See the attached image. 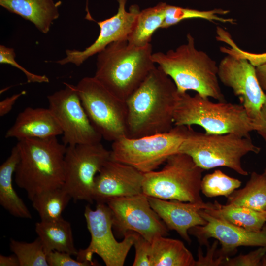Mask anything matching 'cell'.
Returning <instances> with one entry per match:
<instances>
[{
	"label": "cell",
	"mask_w": 266,
	"mask_h": 266,
	"mask_svg": "<svg viewBox=\"0 0 266 266\" xmlns=\"http://www.w3.org/2000/svg\"><path fill=\"white\" fill-rule=\"evenodd\" d=\"M178 95L173 80L155 66L125 101L127 137L139 138L171 130Z\"/></svg>",
	"instance_id": "6da1fadb"
},
{
	"label": "cell",
	"mask_w": 266,
	"mask_h": 266,
	"mask_svg": "<svg viewBox=\"0 0 266 266\" xmlns=\"http://www.w3.org/2000/svg\"><path fill=\"white\" fill-rule=\"evenodd\" d=\"M186 39V43L175 49L153 53V61L173 80L179 93L192 90L202 97L226 101L219 82L218 65L196 48L190 33Z\"/></svg>",
	"instance_id": "7a4b0ae2"
},
{
	"label": "cell",
	"mask_w": 266,
	"mask_h": 266,
	"mask_svg": "<svg viewBox=\"0 0 266 266\" xmlns=\"http://www.w3.org/2000/svg\"><path fill=\"white\" fill-rule=\"evenodd\" d=\"M153 53L151 43L136 46L127 40L114 42L97 54L94 76L125 101L156 66Z\"/></svg>",
	"instance_id": "3957f363"
},
{
	"label": "cell",
	"mask_w": 266,
	"mask_h": 266,
	"mask_svg": "<svg viewBox=\"0 0 266 266\" xmlns=\"http://www.w3.org/2000/svg\"><path fill=\"white\" fill-rule=\"evenodd\" d=\"M16 145L19 160L15 181L29 200L42 191L63 185L66 146L56 136L23 139Z\"/></svg>",
	"instance_id": "277c9868"
},
{
	"label": "cell",
	"mask_w": 266,
	"mask_h": 266,
	"mask_svg": "<svg viewBox=\"0 0 266 266\" xmlns=\"http://www.w3.org/2000/svg\"><path fill=\"white\" fill-rule=\"evenodd\" d=\"M174 126H201L207 134L233 133L250 137L254 121L241 104L213 102L196 93H179L175 106Z\"/></svg>",
	"instance_id": "5b68a950"
},
{
	"label": "cell",
	"mask_w": 266,
	"mask_h": 266,
	"mask_svg": "<svg viewBox=\"0 0 266 266\" xmlns=\"http://www.w3.org/2000/svg\"><path fill=\"white\" fill-rule=\"evenodd\" d=\"M260 150L250 137L233 133L207 134L190 127L178 152L190 156L204 170L223 166L246 176L248 172L242 166V158L250 152L258 153Z\"/></svg>",
	"instance_id": "8992f818"
},
{
	"label": "cell",
	"mask_w": 266,
	"mask_h": 266,
	"mask_svg": "<svg viewBox=\"0 0 266 266\" xmlns=\"http://www.w3.org/2000/svg\"><path fill=\"white\" fill-rule=\"evenodd\" d=\"M204 171L190 156L176 153L160 170L144 173L143 193L162 200L203 203L200 184Z\"/></svg>",
	"instance_id": "52a82bcc"
},
{
	"label": "cell",
	"mask_w": 266,
	"mask_h": 266,
	"mask_svg": "<svg viewBox=\"0 0 266 266\" xmlns=\"http://www.w3.org/2000/svg\"><path fill=\"white\" fill-rule=\"evenodd\" d=\"M191 126H174L169 132L139 138H119L111 145V159L143 173L155 170L178 153Z\"/></svg>",
	"instance_id": "ba28073f"
},
{
	"label": "cell",
	"mask_w": 266,
	"mask_h": 266,
	"mask_svg": "<svg viewBox=\"0 0 266 266\" xmlns=\"http://www.w3.org/2000/svg\"><path fill=\"white\" fill-rule=\"evenodd\" d=\"M76 90L91 123L102 138L113 142L127 136L126 102L106 89L96 78L85 77Z\"/></svg>",
	"instance_id": "9c48e42d"
},
{
	"label": "cell",
	"mask_w": 266,
	"mask_h": 266,
	"mask_svg": "<svg viewBox=\"0 0 266 266\" xmlns=\"http://www.w3.org/2000/svg\"><path fill=\"white\" fill-rule=\"evenodd\" d=\"M84 215L91 241L87 248L78 250L76 259L98 266V263L93 261V256L96 254L106 266H123L130 250L133 246L137 233L128 232L124 235V239L118 242L112 232L111 210L105 203H97L94 210L87 205Z\"/></svg>",
	"instance_id": "30bf717a"
},
{
	"label": "cell",
	"mask_w": 266,
	"mask_h": 266,
	"mask_svg": "<svg viewBox=\"0 0 266 266\" xmlns=\"http://www.w3.org/2000/svg\"><path fill=\"white\" fill-rule=\"evenodd\" d=\"M111 159L101 142L66 146L63 186L74 201L92 203L96 176Z\"/></svg>",
	"instance_id": "8fae6325"
},
{
	"label": "cell",
	"mask_w": 266,
	"mask_h": 266,
	"mask_svg": "<svg viewBox=\"0 0 266 266\" xmlns=\"http://www.w3.org/2000/svg\"><path fill=\"white\" fill-rule=\"evenodd\" d=\"M65 85L47 96L48 108L63 132V143L68 146L100 142L102 137L90 121L76 86Z\"/></svg>",
	"instance_id": "7c38bea8"
},
{
	"label": "cell",
	"mask_w": 266,
	"mask_h": 266,
	"mask_svg": "<svg viewBox=\"0 0 266 266\" xmlns=\"http://www.w3.org/2000/svg\"><path fill=\"white\" fill-rule=\"evenodd\" d=\"M105 203L112 213L113 229L120 236L133 232L151 242L155 237L168 234L169 230L143 193L111 198Z\"/></svg>",
	"instance_id": "4fadbf2b"
},
{
	"label": "cell",
	"mask_w": 266,
	"mask_h": 266,
	"mask_svg": "<svg viewBox=\"0 0 266 266\" xmlns=\"http://www.w3.org/2000/svg\"><path fill=\"white\" fill-rule=\"evenodd\" d=\"M218 76L238 97L249 117L253 120L257 118L266 103V95L259 83L256 67L245 59L227 55L218 64Z\"/></svg>",
	"instance_id": "5bb4252c"
},
{
	"label": "cell",
	"mask_w": 266,
	"mask_h": 266,
	"mask_svg": "<svg viewBox=\"0 0 266 266\" xmlns=\"http://www.w3.org/2000/svg\"><path fill=\"white\" fill-rule=\"evenodd\" d=\"M200 213L206 223L190 229L188 233L200 245L207 246L209 239H216L221 246L219 255L227 258L241 246L266 247V223L261 231H250L213 217L203 209Z\"/></svg>",
	"instance_id": "9a60e30c"
},
{
	"label": "cell",
	"mask_w": 266,
	"mask_h": 266,
	"mask_svg": "<svg viewBox=\"0 0 266 266\" xmlns=\"http://www.w3.org/2000/svg\"><path fill=\"white\" fill-rule=\"evenodd\" d=\"M117 1L119 6L116 14L97 22L100 33L93 44L83 50L67 49L66 57L55 62L61 65L72 63L79 66L89 57L98 54L111 43L127 40L140 10L137 5H133L127 11L125 8L127 0H117Z\"/></svg>",
	"instance_id": "2e32d148"
},
{
	"label": "cell",
	"mask_w": 266,
	"mask_h": 266,
	"mask_svg": "<svg viewBox=\"0 0 266 266\" xmlns=\"http://www.w3.org/2000/svg\"><path fill=\"white\" fill-rule=\"evenodd\" d=\"M143 176L144 173L134 167L111 159L96 176L93 200L105 203L111 198L143 193Z\"/></svg>",
	"instance_id": "e0dca14e"
},
{
	"label": "cell",
	"mask_w": 266,
	"mask_h": 266,
	"mask_svg": "<svg viewBox=\"0 0 266 266\" xmlns=\"http://www.w3.org/2000/svg\"><path fill=\"white\" fill-rule=\"evenodd\" d=\"M148 198L151 206L168 229L175 231L188 243L191 242L188 233L189 229L206 223L200 215V210L216 207L215 202L198 203L151 197Z\"/></svg>",
	"instance_id": "ac0fdd59"
},
{
	"label": "cell",
	"mask_w": 266,
	"mask_h": 266,
	"mask_svg": "<svg viewBox=\"0 0 266 266\" xmlns=\"http://www.w3.org/2000/svg\"><path fill=\"white\" fill-rule=\"evenodd\" d=\"M62 134L60 125L48 108L28 107L19 113L5 137L19 140L57 137Z\"/></svg>",
	"instance_id": "d6986e66"
},
{
	"label": "cell",
	"mask_w": 266,
	"mask_h": 266,
	"mask_svg": "<svg viewBox=\"0 0 266 266\" xmlns=\"http://www.w3.org/2000/svg\"><path fill=\"white\" fill-rule=\"evenodd\" d=\"M61 1L53 0H0L1 6L33 23L43 33L59 16Z\"/></svg>",
	"instance_id": "ffe728a7"
},
{
	"label": "cell",
	"mask_w": 266,
	"mask_h": 266,
	"mask_svg": "<svg viewBox=\"0 0 266 266\" xmlns=\"http://www.w3.org/2000/svg\"><path fill=\"white\" fill-rule=\"evenodd\" d=\"M19 160V150L15 145L0 166V204L14 217L31 219V212L13 186V176Z\"/></svg>",
	"instance_id": "44dd1931"
},
{
	"label": "cell",
	"mask_w": 266,
	"mask_h": 266,
	"mask_svg": "<svg viewBox=\"0 0 266 266\" xmlns=\"http://www.w3.org/2000/svg\"><path fill=\"white\" fill-rule=\"evenodd\" d=\"M35 230L46 254L52 251L77 255L70 223L63 217L35 224Z\"/></svg>",
	"instance_id": "7402d4cb"
},
{
	"label": "cell",
	"mask_w": 266,
	"mask_h": 266,
	"mask_svg": "<svg viewBox=\"0 0 266 266\" xmlns=\"http://www.w3.org/2000/svg\"><path fill=\"white\" fill-rule=\"evenodd\" d=\"M150 243L151 266H195L193 254L181 241L160 236Z\"/></svg>",
	"instance_id": "603a6c76"
},
{
	"label": "cell",
	"mask_w": 266,
	"mask_h": 266,
	"mask_svg": "<svg viewBox=\"0 0 266 266\" xmlns=\"http://www.w3.org/2000/svg\"><path fill=\"white\" fill-rule=\"evenodd\" d=\"M214 208L203 209L210 215L250 231H261L266 223V212L215 201Z\"/></svg>",
	"instance_id": "cb8c5ba5"
},
{
	"label": "cell",
	"mask_w": 266,
	"mask_h": 266,
	"mask_svg": "<svg viewBox=\"0 0 266 266\" xmlns=\"http://www.w3.org/2000/svg\"><path fill=\"white\" fill-rule=\"evenodd\" d=\"M227 198V203L266 212V174L253 172L245 186Z\"/></svg>",
	"instance_id": "d4e9b609"
},
{
	"label": "cell",
	"mask_w": 266,
	"mask_h": 266,
	"mask_svg": "<svg viewBox=\"0 0 266 266\" xmlns=\"http://www.w3.org/2000/svg\"><path fill=\"white\" fill-rule=\"evenodd\" d=\"M166 4L160 2L139 12L134 28L127 39L130 44L144 46L150 43L154 32L162 27Z\"/></svg>",
	"instance_id": "484cf974"
},
{
	"label": "cell",
	"mask_w": 266,
	"mask_h": 266,
	"mask_svg": "<svg viewBox=\"0 0 266 266\" xmlns=\"http://www.w3.org/2000/svg\"><path fill=\"white\" fill-rule=\"evenodd\" d=\"M71 199L70 195L62 186L42 191L31 200L40 220L50 221L62 217V213Z\"/></svg>",
	"instance_id": "4316f807"
},
{
	"label": "cell",
	"mask_w": 266,
	"mask_h": 266,
	"mask_svg": "<svg viewBox=\"0 0 266 266\" xmlns=\"http://www.w3.org/2000/svg\"><path fill=\"white\" fill-rule=\"evenodd\" d=\"M228 13V10L222 9L201 11L166 4L165 19L161 28H167L183 20L195 18L202 19L212 22L217 21L223 23L235 24L236 21L234 19L231 18H223L219 16Z\"/></svg>",
	"instance_id": "83f0119b"
},
{
	"label": "cell",
	"mask_w": 266,
	"mask_h": 266,
	"mask_svg": "<svg viewBox=\"0 0 266 266\" xmlns=\"http://www.w3.org/2000/svg\"><path fill=\"white\" fill-rule=\"evenodd\" d=\"M241 185V181L239 179L216 169L202 178L200 189L201 193L207 198L218 196L228 198Z\"/></svg>",
	"instance_id": "f1b7e54d"
},
{
	"label": "cell",
	"mask_w": 266,
	"mask_h": 266,
	"mask_svg": "<svg viewBox=\"0 0 266 266\" xmlns=\"http://www.w3.org/2000/svg\"><path fill=\"white\" fill-rule=\"evenodd\" d=\"M9 247L17 257L20 266H49L47 254L38 237L30 243L11 239Z\"/></svg>",
	"instance_id": "f546056e"
},
{
	"label": "cell",
	"mask_w": 266,
	"mask_h": 266,
	"mask_svg": "<svg viewBox=\"0 0 266 266\" xmlns=\"http://www.w3.org/2000/svg\"><path fill=\"white\" fill-rule=\"evenodd\" d=\"M0 63L9 64L22 71L29 83H48L49 80L45 75L33 73L20 66L15 60L14 49L4 45L0 46Z\"/></svg>",
	"instance_id": "4dcf8cb0"
},
{
	"label": "cell",
	"mask_w": 266,
	"mask_h": 266,
	"mask_svg": "<svg viewBox=\"0 0 266 266\" xmlns=\"http://www.w3.org/2000/svg\"><path fill=\"white\" fill-rule=\"evenodd\" d=\"M226 43L229 47L222 48L221 51L223 53L237 58L245 59L255 67L266 63V52L254 53L244 50L238 46L232 37L228 38Z\"/></svg>",
	"instance_id": "1f68e13d"
},
{
	"label": "cell",
	"mask_w": 266,
	"mask_h": 266,
	"mask_svg": "<svg viewBox=\"0 0 266 266\" xmlns=\"http://www.w3.org/2000/svg\"><path fill=\"white\" fill-rule=\"evenodd\" d=\"M266 254V247L259 248L246 254H240L232 258L226 259L223 266H262Z\"/></svg>",
	"instance_id": "d6a6232c"
},
{
	"label": "cell",
	"mask_w": 266,
	"mask_h": 266,
	"mask_svg": "<svg viewBox=\"0 0 266 266\" xmlns=\"http://www.w3.org/2000/svg\"><path fill=\"white\" fill-rule=\"evenodd\" d=\"M69 253L58 251H52L47 254L49 266H94V264L75 260Z\"/></svg>",
	"instance_id": "836d02e7"
},
{
	"label": "cell",
	"mask_w": 266,
	"mask_h": 266,
	"mask_svg": "<svg viewBox=\"0 0 266 266\" xmlns=\"http://www.w3.org/2000/svg\"><path fill=\"white\" fill-rule=\"evenodd\" d=\"M150 242L136 233L133 246L135 250L133 266H151L149 259Z\"/></svg>",
	"instance_id": "e575fe53"
},
{
	"label": "cell",
	"mask_w": 266,
	"mask_h": 266,
	"mask_svg": "<svg viewBox=\"0 0 266 266\" xmlns=\"http://www.w3.org/2000/svg\"><path fill=\"white\" fill-rule=\"evenodd\" d=\"M218 243L217 240L214 241L211 248L207 245L208 251L205 257L203 256L201 249H199L198 259L196 260V266L223 265L226 259L223 258L218 259H214V255L217 249Z\"/></svg>",
	"instance_id": "d590c367"
},
{
	"label": "cell",
	"mask_w": 266,
	"mask_h": 266,
	"mask_svg": "<svg viewBox=\"0 0 266 266\" xmlns=\"http://www.w3.org/2000/svg\"><path fill=\"white\" fill-rule=\"evenodd\" d=\"M253 121L255 131L266 141V103L262 107L258 117Z\"/></svg>",
	"instance_id": "8d00e7d4"
},
{
	"label": "cell",
	"mask_w": 266,
	"mask_h": 266,
	"mask_svg": "<svg viewBox=\"0 0 266 266\" xmlns=\"http://www.w3.org/2000/svg\"><path fill=\"white\" fill-rule=\"evenodd\" d=\"M26 93L25 91L13 95L6 98L0 102V116L2 117L8 114L12 109L16 101L22 95Z\"/></svg>",
	"instance_id": "74e56055"
},
{
	"label": "cell",
	"mask_w": 266,
	"mask_h": 266,
	"mask_svg": "<svg viewBox=\"0 0 266 266\" xmlns=\"http://www.w3.org/2000/svg\"><path fill=\"white\" fill-rule=\"evenodd\" d=\"M256 74L259 83L266 95V63L256 66Z\"/></svg>",
	"instance_id": "f35d334b"
},
{
	"label": "cell",
	"mask_w": 266,
	"mask_h": 266,
	"mask_svg": "<svg viewBox=\"0 0 266 266\" xmlns=\"http://www.w3.org/2000/svg\"><path fill=\"white\" fill-rule=\"evenodd\" d=\"M0 266H20V263L14 254L9 256L0 255Z\"/></svg>",
	"instance_id": "ab89813d"
},
{
	"label": "cell",
	"mask_w": 266,
	"mask_h": 266,
	"mask_svg": "<svg viewBox=\"0 0 266 266\" xmlns=\"http://www.w3.org/2000/svg\"><path fill=\"white\" fill-rule=\"evenodd\" d=\"M262 266H266V261H263Z\"/></svg>",
	"instance_id": "60d3db41"
},
{
	"label": "cell",
	"mask_w": 266,
	"mask_h": 266,
	"mask_svg": "<svg viewBox=\"0 0 266 266\" xmlns=\"http://www.w3.org/2000/svg\"><path fill=\"white\" fill-rule=\"evenodd\" d=\"M263 261H266V255H265V257H264V258L263 259Z\"/></svg>",
	"instance_id": "b9f144b4"
},
{
	"label": "cell",
	"mask_w": 266,
	"mask_h": 266,
	"mask_svg": "<svg viewBox=\"0 0 266 266\" xmlns=\"http://www.w3.org/2000/svg\"><path fill=\"white\" fill-rule=\"evenodd\" d=\"M264 172L266 174V167H265L264 170Z\"/></svg>",
	"instance_id": "7bdbcfd3"
}]
</instances>
